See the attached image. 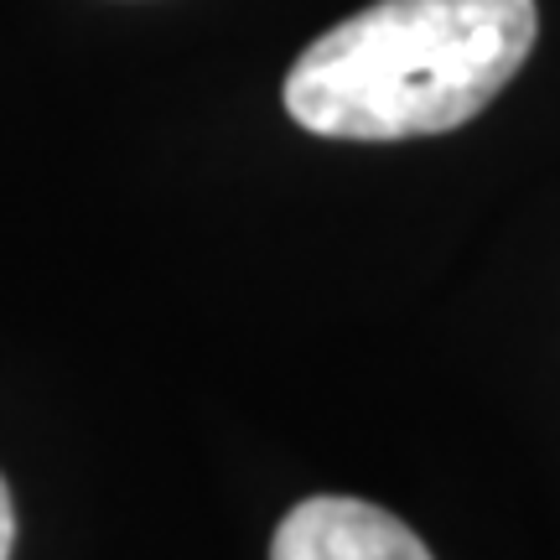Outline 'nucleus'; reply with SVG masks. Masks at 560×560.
<instances>
[{"label":"nucleus","mask_w":560,"mask_h":560,"mask_svg":"<svg viewBox=\"0 0 560 560\" xmlns=\"http://www.w3.org/2000/svg\"><path fill=\"white\" fill-rule=\"evenodd\" d=\"M11 545H16V509H11V488L0 478V560H11Z\"/></svg>","instance_id":"nucleus-3"},{"label":"nucleus","mask_w":560,"mask_h":560,"mask_svg":"<svg viewBox=\"0 0 560 560\" xmlns=\"http://www.w3.org/2000/svg\"><path fill=\"white\" fill-rule=\"evenodd\" d=\"M535 37V0H374L296 58L285 115L327 140L441 136L499 100Z\"/></svg>","instance_id":"nucleus-1"},{"label":"nucleus","mask_w":560,"mask_h":560,"mask_svg":"<svg viewBox=\"0 0 560 560\" xmlns=\"http://www.w3.org/2000/svg\"><path fill=\"white\" fill-rule=\"evenodd\" d=\"M270 560H436L416 529L363 499H306L276 524Z\"/></svg>","instance_id":"nucleus-2"}]
</instances>
